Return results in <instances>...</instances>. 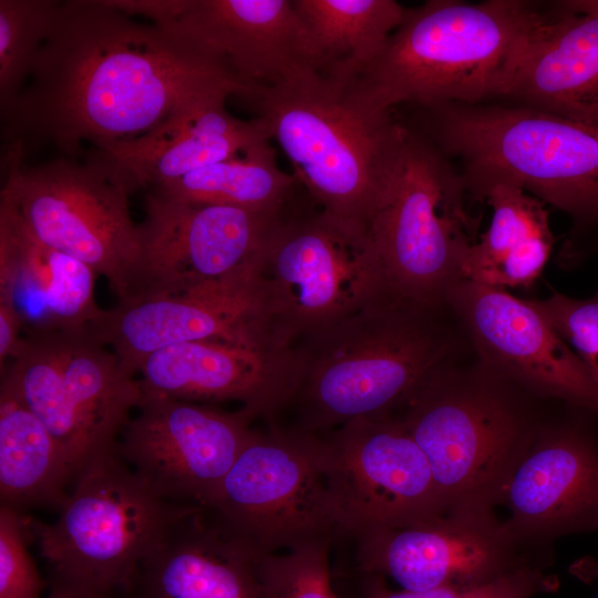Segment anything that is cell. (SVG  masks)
I'll list each match as a JSON object with an SVG mask.
<instances>
[{"instance_id":"1","label":"cell","mask_w":598,"mask_h":598,"mask_svg":"<svg viewBox=\"0 0 598 598\" xmlns=\"http://www.w3.org/2000/svg\"><path fill=\"white\" fill-rule=\"evenodd\" d=\"M252 89L152 22L107 0L58 1L18 96L1 113L2 150L50 145L80 156L137 141L181 112Z\"/></svg>"},{"instance_id":"2","label":"cell","mask_w":598,"mask_h":598,"mask_svg":"<svg viewBox=\"0 0 598 598\" xmlns=\"http://www.w3.org/2000/svg\"><path fill=\"white\" fill-rule=\"evenodd\" d=\"M447 303L390 293L289 347L300 429L392 415L439 367L470 349Z\"/></svg>"},{"instance_id":"3","label":"cell","mask_w":598,"mask_h":598,"mask_svg":"<svg viewBox=\"0 0 598 598\" xmlns=\"http://www.w3.org/2000/svg\"><path fill=\"white\" fill-rule=\"evenodd\" d=\"M551 3L429 0L406 9L380 54L346 84L375 110L502 100Z\"/></svg>"},{"instance_id":"4","label":"cell","mask_w":598,"mask_h":598,"mask_svg":"<svg viewBox=\"0 0 598 598\" xmlns=\"http://www.w3.org/2000/svg\"><path fill=\"white\" fill-rule=\"evenodd\" d=\"M404 125L461 164L467 196L504 184L598 226V124L506 103L413 106Z\"/></svg>"},{"instance_id":"5","label":"cell","mask_w":598,"mask_h":598,"mask_svg":"<svg viewBox=\"0 0 598 598\" xmlns=\"http://www.w3.org/2000/svg\"><path fill=\"white\" fill-rule=\"evenodd\" d=\"M246 99L312 203L368 230L402 142L404 127L392 111L365 105L316 71L256 87Z\"/></svg>"},{"instance_id":"6","label":"cell","mask_w":598,"mask_h":598,"mask_svg":"<svg viewBox=\"0 0 598 598\" xmlns=\"http://www.w3.org/2000/svg\"><path fill=\"white\" fill-rule=\"evenodd\" d=\"M458 360L429 374L396 417L425 454L447 512L492 511L539 424L520 389L477 359Z\"/></svg>"},{"instance_id":"7","label":"cell","mask_w":598,"mask_h":598,"mask_svg":"<svg viewBox=\"0 0 598 598\" xmlns=\"http://www.w3.org/2000/svg\"><path fill=\"white\" fill-rule=\"evenodd\" d=\"M0 204L42 244L89 265L118 299L135 295L141 258L140 226L130 208L136 189L126 172L102 152L60 155L24 166L2 156Z\"/></svg>"},{"instance_id":"8","label":"cell","mask_w":598,"mask_h":598,"mask_svg":"<svg viewBox=\"0 0 598 598\" xmlns=\"http://www.w3.org/2000/svg\"><path fill=\"white\" fill-rule=\"evenodd\" d=\"M73 484L55 522L22 515L23 525L38 542L50 581L124 598L142 561L194 506L158 497L113 450L91 460Z\"/></svg>"},{"instance_id":"9","label":"cell","mask_w":598,"mask_h":598,"mask_svg":"<svg viewBox=\"0 0 598 598\" xmlns=\"http://www.w3.org/2000/svg\"><path fill=\"white\" fill-rule=\"evenodd\" d=\"M291 202L257 262L270 330L281 348L394 293L367 229L320 208L289 210Z\"/></svg>"},{"instance_id":"10","label":"cell","mask_w":598,"mask_h":598,"mask_svg":"<svg viewBox=\"0 0 598 598\" xmlns=\"http://www.w3.org/2000/svg\"><path fill=\"white\" fill-rule=\"evenodd\" d=\"M403 127L395 165L368 233L395 295L442 305L463 281V264L475 243L465 207L468 196L451 161Z\"/></svg>"},{"instance_id":"11","label":"cell","mask_w":598,"mask_h":598,"mask_svg":"<svg viewBox=\"0 0 598 598\" xmlns=\"http://www.w3.org/2000/svg\"><path fill=\"white\" fill-rule=\"evenodd\" d=\"M1 388L43 423L75 476L113 450L142 400L138 379L92 333L23 336L1 368Z\"/></svg>"},{"instance_id":"12","label":"cell","mask_w":598,"mask_h":598,"mask_svg":"<svg viewBox=\"0 0 598 598\" xmlns=\"http://www.w3.org/2000/svg\"><path fill=\"white\" fill-rule=\"evenodd\" d=\"M258 558L342 535L330 497L324 439L300 427L252 431L205 508Z\"/></svg>"},{"instance_id":"13","label":"cell","mask_w":598,"mask_h":598,"mask_svg":"<svg viewBox=\"0 0 598 598\" xmlns=\"http://www.w3.org/2000/svg\"><path fill=\"white\" fill-rule=\"evenodd\" d=\"M324 443L342 535L417 525L447 513L425 454L396 416L351 421Z\"/></svg>"},{"instance_id":"14","label":"cell","mask_w":598,"mask_h":598,"mask_svg":"<svg viewBox=\"0 0 598 598\" xmlns=\"http://www.w3.org/2000/svg\"><path fill=\"white\" fill-rule=\"evenodd\" d=\"M113 451L158 497L207 508L252 434L244 409L142 395Z\"/></svg>"},{"instance_id":"15","label":"cell","mask_w":598,"mask_h":598,"mask_svg":"<svg viewBox=\"0 0 598 598\" xmlns=\"http://www.w3.org/2000/svg\"><path fill=\"white\" fill-rule=\"evenodd\" d=\"M258 257L227 276L186 290L106 309L96 338L133 375L147 355L175 343L213 340L283 349L270 330Z\"/></svg>"},{"instance_id":"16","label":"cell","mask_w":598,"mask_h":598,"mask_svg":"<svg viewBox=\"0 0 598 598\" xmlns=\"http://www.w3.org/2000/svg\"><path fill=\"white\" fill-rule=\"evenodd\" d=\"M446 303L491 373L524 392L598 414V383L530 300L463 280L447 293Z\"/></svg>"},{"instance_id":"17","label":"cell","mask_w":598,"mask_h":598,"mask_svg":"<svg viewBox=\"0 0 598 598\" xmlns=\"http://www.w3.org/2000/svg\"><path fill=\"white\" fill-rule=\"evenodd\" d=\"M285 208L255 212L189 203L147 190L145 215L138 224L136 289L128 302L179 292L249 265Z\"/></svg>"},{"instance_id":"18","label":"cell","mask_w":598,"mask_h":598,"mask_svg":"<svg viewBox=\"0 0 598 598\" xmlns=\"http://www.w3.org/2000/svg\"><path fill=\"white\" fill-rule=\"evenodd\" d=\"M361 569L405 590L491 582L533 563L493 511L454 509L432 520L357 537Z\"/></svg>"},{"instance_id":"19","label":"cell","mask_w":598,"mask_h":598,"mask_svg":"<svg viewBox=\"0 0 598 598\" xmlns=\"http://www.w3.org/2000/svg\"><path fill=\"white\" fill-rule=\"evenodd\" d=\"M154 24L251 89L316 71L292 0H169Z\"/></svg>"},{"instance_id":"20","label":"cell","mask_w":598,"mask_h":598,"mask_svg":"<svg viewBox=\"0 0 598 598\" xmlns=\"http://www.w3.org/2000/svg\"><path fill=\"white\" fill-rule=\"evenodd\" d=\"M498 504L519 544L598 529V441L575 424L539 425Z\"/></svg>"},{"instance_id":"21","label":"cell","mask_w":598,"mask_h":598,"mask_svg":"<svg viewBox=\"0 0 598 598\" xmlns=\"http://www.w3.org/2000/svg\"><path fill=\"white\" fill-rule=\"evenodd\" d=\"M137 373L142 395L203 404L236 401L254 419L272 417L292 396L289 348L175 343L147 355Z\"/></svg>"},{"instance_id":"22","label":"cell","mask_w":598,"mask_h":598,"mask_svg":"<svg viewBox=\"0 0 598 598\" xmlns=\"http://www.w3.org/2000/svg\"><path fill=\"white\" fill-rule=\"evenodd\" d=\"M97 274L51 248L0 204V301L13 307L25 334L95 336L105 309L95 299Z\"/></svg>"},{"instance_id":"23","label":"cell","mask_w":598,"mask_h":598,"mask_svg":"<svg viewBox=\"0 0 598 598\" xmlns=\"http://www.w3.org/2000/svg\"><path fill=\"white\" fill-rule=\"evenodd\" d=\"M259 559L193 507L142 561L124 598H268Z\"/></svg>"},{"instance_id":"24","label":"cell","mask_w":598,"mask_h":598,"mask_svg":"<svg viewBox=\"0 0 598 598\" xmlns=\"http://www.w3.org/2000/svg\"><path fill=\"white\" fill-rule=\"evenodd\" d=\"M502 100L598 124V0L551 4Z\"/></svg>"},{"instance_id":"25","label":"cell","mask_w":598,"mask_h":598,"mask_svg":"<svg viewBox=\"0 0 598 598\" xmlns=\"http://www.w3.org/2000/svg\"><path fill=\"white\" fill-rule=\"evenodd\" d=\"M226 100L192 106L153 133L102 153L126 172L136 188L147 190L271 140L259 118L244 121L229 114Z\"/></svg>"},{"instance_id":"26","label":"cell","mask_w":598,"mask_h":598,"mask_svg":"<svg viewBox=\"0 0 598 598\" xmlns=\"http://www.w3.org/2000/svg\"><path fill=\"white\" fill-rule=\"evenodd\" d=\"M482 200L491 206L492 219L466 254L463 280L504 289L529 287L554 245L545 204L504 184L489 188Z\"/></svg>"},{"instance_id":"27","label":"cell","mask_w":598,"mask_h":598,"mask_svg":"<svg viewBox=\"0 0 598 598\" xmlns=\"http://www.w3.org/2000/svg\"><path fill=\"white\" fill-rule=\"evenodd\" d=\"M317 73L348 84L380 54L406 9L393 0H292Z\"/></svg>"},{"instance_id":"28","label":"cell","mask_w":598,"mask_h":598,"mask_svg":"<svg viewBox=\"0 0 598 598\" xmlns=\"http://www.w3.org/2000/svg\"><path fill=\"white\" fill-rule=\"evenodd\" d=\"M75 474L54 437L13 393L0 388L1 505L19 513L47 506L60 509Z\"/></svg>"},{"instance_id":"29","label":"cell","mask_w":598,"mask_h":598,"mask_svg":"<svg viewBox=\"0 0 598 598\" xmlns=\"http://www.w3.org/2000/svg\"><path fill=\"white\" fill-rule=\"evenodd\" d=\"M300 184L279 168L269 141L147 190L196 204L233 206L255 212H279Z\"/></svg>"},{"instance_id":"30","label":"cell","mask_w":598,"mask_h":598,"mask_svg":"<svg viewBox=\"0 0 598 598\" xmlns=\"http://www.w3.org/2000/svg\"><path fill=\"white\" fill-rule=\"evenodd\" d=\"M56 4V0H0V110L24 87Z\"/></svg>"},{"instance_id":"31","label":"cell","mask_w":598,"mask_h":598,"mask_svg":"<svg viewBox=\"0 0 598 598\" xmlns=\"http://www.w3.org/2000/svg\"><path fill=\"white\" fill-rule=\"evenodd\" d=\"M330 544L318 543L259 559L268 598H338L329 570Z\"/></svg>"},{"instance_id":"32","label":"cell","mask_w":598,"mask_h":598,"mask_svg":"<svg viewBox=\"0 0 598 598\" xmlns=\"http://www.w3.org/2000/svg\"><path fill=\"white\" fill-rule=\"evenodd\" d=\"M362 598H532L553 591L557 581L534 564L491 582L468 587H439L427 590H390L374 576Z\"/></svg>"},{"instance_id":"33","label":"cell","mask_w":598,"mask_h":598,"mask_svg":"<svg viewBox=\"0 0 598 598\" xmlns=\"http://www.w3.org/2000/svg\"><path fill=\"white\" fill-rule=\"evenodd\" d=\"M530 301L598 383V293L590 299L577 300L554 292L546 299Z\"/></svg>"},{"instance_id":"34","label":"cell","mask_w":598,"mask_h":598,"mask_svg":"<svg viewBox=\"0 0 598 598\" xmlns=\"http://www.w3.org/2000/svg\"><path fill=\"white\" fill-rule=\"evenodd\" d=\"M22 513L0 506V598H42L45 582L25 546Z\"/></svg>"},{"instance_id":"35","label":"cell","mask_w":598,"mask_h":598,"mask_svg":"<svg viewBox=\"0 0 598 598\" xmlns=\"http://www.w3.org/2000/svg\"><path fill=\"white\" fill-rule=\"evenodd\" d=\"M44 598H117L95 594L70 585L50 581V592Z\"/></svg>"},{"instance_id":"36","label":"cell","mask_w":598,"mask_h":598,"mask_svg":"<svg viewBox=\"0 0 598 598\" xmlns=\"http://www.w3.org/2000/svg\"><path fill=\"white\" fill-rule=\"evenodd\" d=\"M569 571L585 582L598 580V560L592 557H584L576 560Z\"/></svg>"}]
</instances>
